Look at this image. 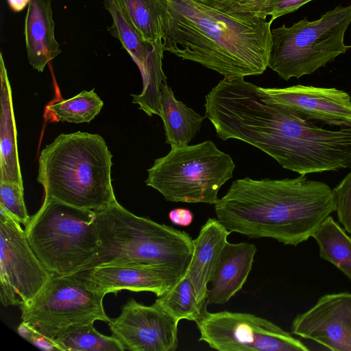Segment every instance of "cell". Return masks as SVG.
I'll use <instances>...</instances> for the list:
<instances>
[{"mask_svg":"<svg viewBox=\"0 0 351 351\" xmlns=\"http://www.w3.org/2000/svg\"><path fill=\"white\" fill-rule=\"evenodd\" d=\"M271 23L251 14L226 12L201 0H162L164 51L226 79L260 75L267 69Z\"/></svg>","mask_w":351,"mask_h":351,"instance_id":"1","label":"cell"},{"mask_svg":"<svg viewBox=\"0 0 351 351\" xmlns=\"http://www.w3.org/2000/svg\"><path fill=\"white\" fill-rule=\"evenodd\" d=\"M217 219L231 232L268 237L296 246L308 240L335 211L325 182L295 178L234 180L215 204Z\"/></svg>","mask_w":351,"mask_h":351,"instance_id":"2","label":"cell"},{"mask_svg":"<svg viewBox=\"0 0 351 351\" xmlns=\"http://www.w3.org/2000/svg\"><path fill=\"white\" fill-rule=\"evenodd\" d=\"M112 157L99 134L80 131L60 134L38 158L37 181L45 198L95 212L105 209L117 201Z\"/></svg>","mask_w":351,"mask_h":351,"instance_id":"3","label":"cell"},{"mask_svg":"<svg viewBox=\"0 0 351 351\" xmlns=\"http://www.w3.org/2000/svg\"><path fill=\"white\" fill-rule=\"evenodd\" d=\"M95 213L99 245L74 274L108 265L162 264L185 274L193 253L188 233L136 216L117 201Z\"/></svg>","mask_w":351,"mask_h":351,"instance_id":"4","label":"cell"},{"mask_svg":"<svg viewBox=\"0 0 351 351\" xmlns=\"http://www.w3.org/2000/svg\"><path fill=\"white\" fill-rule=\"evenodd\" d=\"M255 138L259 149L301 175L351 168V126L326 130L269 103L256 120Z\"/></svg>","mask_w":351,"mask_h":351,"instance_id":"5","label":"cell"},{"mask_svg":"<svg viewBox=\"0 0 351 351\" xmlns=\"http://www.w3.org/2000/svg\"><path fill=\"white\" fill-rule=\"evenodd\" d=\"M33 252L51 274L72 275L99 245L95 213L51 198L25 226Z\"/></svg>","mask_w":351,"mask_h":351,"instance_id":"6","label":"cell"},{"mask_svg":"<svg viewBox=\"0 0 351 351\" xmlns=\"http://www.w3.org/2000/svg\"><path fill=\"white\" fill-rule=\"evenodd\" d=\"M230 155L211 141L171 147L147 169L145 184L169 202L215 204L220 188L233 176Z\"/></svg>","mask_w":351,"mask_h":351,"instance_id":"7","label":"cell"},{"mask_svg":"<svg viewBox=\"0 0 351 351\" xmlns=\"http://www.w3.org/2000/svg\"><path fill=\"white\" fill-rule=\"evenodd\" d=\"M350 23L351 4L339 5L317 20L271 29L268 67L285 80L314 73L351 47L344 43Z\"/></svg>","mask_w":351,"mask_h":351,"instance_id":"8","label":"cell"},{"mask_svg":"<svg viewBox=\"0 0 351 351\" xmlns=\"http://www.w3.org/2000/svg\"><path fill=\"white\" fill-rule=\"evenodd\" d=\"M105 295L89 289L73 275L52 274L39 292L20 306L22 322L55 340L70 329L95 321L108 322Z\"/></svg>","mask_w":351,"mask_h":351,"instance_id":"9","label":"cell"},{"mask_svg":"<svg viewBox=\"0 0 351 351\" xmlns=\"http://www.w3.org/2000/svg\"><path fill=\"white\" fill-rule=\"evenodd\" d=\"M200 337L219 351H308L291 333L273 322L245 313L207 311L196 322Z\"/></svg>","mask_w":351,"mask_h":351,"instance_id":"10","label":"cell"},{"mask_svg":"<svg viewBox=\"0 0 351 351\" xmlns=\"http://www.w3.org/2000/svg\"><path fill=\"white\" fill-rule=\"evenodd\" d=\"M0 299L4 306L31 300L51 274L31 248L21 223L0 210Z\"/></svg>","mask_w":351,"mask_h":351,"instance_id":"11","label":"cell"},{"mask_svg":"<svg viewBox=\"0 0 351 351\" xmlns=\"http://www.w3.org/2000/svg\"><path fill=\"white\" fill-rule=\"evenodd\" d=\"M104 4L112 18L111 34L119 40L142 75L143 90L138 95H132V102L138 104L148 116L158 114L160 110V87L167 82L162 70V41L144 39L126 17L117 0H104Z\"/></svg>","mask_w":351,"mask_h":351,"instance_id":"12","label":"cell"},{"mask_svg":"<svg viewBox=\"0 0 351 351\" xmlns=\"http://www.w3.org/2000/svg\"><path fill=\"white\" fill-rule=\"evenodd\" d=\"M107 323L125 350L174 351L178 348L179 321L155 302L146 306L132 298L120 315Z\"/></svg>","mask_w":351,"mask_h":351,"instance_id":"13","label":"cell"},{"mask_svg":"<svg viewBox=\"0 0 351 351\" xmlns=\"http://www.w3.org/2000/svg\"><path fill=\"white\" fill-rule=\"evenodd\" d=\"M256 90L264 101L285 107L304 119L351 126V97L343 90L300 84L287 88L257 86Z\"/></svg>","mask_w":351,"mask_h":351,"instance_id":"14","label":"cell"},{"mask_svg":"<svg viewBox=\"0 0 351 351\" xmlns=\"http://www.w3.org/2000/svg\"><path fill=\"white\" fill-rule=\"evenodd\" d=\"M291 332L333 351H351V293L321 296L311 308L298 314Z\"/></svg>","mask_w":351,"mask_h":351,"instance_id":"15","label":"cell"},{"mask_svg":"<svg viewBox=\"0 0 351 351\" xmlns=\"http://www.w3.org/2000/svg\"><path fill=\"white\" fill-rule=\"evenodd\" d=\"M73 276L91 291L105 295L128 290L152 292L159 297L184 275L162 264H126L96 267Z\"/></svg>","mask_w":351,"mask_h":351,"instance_id":"16","label":"cell"},{"mask_svg":"<svg viewBox=\"0 0 351 351\" xmlns=\"http://www.w3.org/2000/svg\"><path fill=\"white\" fill-rule=\"evenodd\" d=\"M230 233L217 219L209 218L193 240L192 256L185 275L192 283L200 303H206L208 285Z\"/></svg>","mask_w":351,"mask_h":351,"instance_id":"17","label":"cell"},{"mask_svg":"<svg viewBox=\"0 0 351 351\" xmlns=\"http://www.w3.org/2000/svg\"><path fill=\"white\" fill-rule=\"evenodd\" d=\"M256 252V247L252 243L228 241L210 282L207 305L225 304L242 289L252 269Z\"/></svg>","mask_w":351,"mask_h":351,"instance_id":"18","label":"cell"},{"mask_svg":"<svg viewBox=\"0 0 351 351\" xmlns=\"http://www.w3.org/2000/svg\"><path fill=\"white\" fill-rule=\"evenodd\" d=\"M54 29L51 0H29L25 19V45L29 63L39 72L61 53Z\"/></svg>","mask_w":351,"mask_h":351,"instance_id":"19","label":"cell"},{"mask_svg":"<svg viewBox=\"0 0 351 351\" xmlns=\"http://www.w3.org/2000/svg\"><path fill=\"white\" fill-rule=\"evenodd\" d=\"M0 181L15 182L23 186L19 162L11 87L1 53H0Z\"/></svg>","mask_w":351,"mask_h":351,"instance_id":"20","label":"cell"},{"mask_svg":"<svg viewBox=\"0 0 351 351\" xmlns=\"http://www.w3.org/2000/svg\"><path fill=\"white\" fill-rule=\"evenodd\" d=\"M166 143L171 147L188 145L206 118L178 101L167 82L160 87V114Z\"/></svg>","mask_w":351,"mask_h":351,"instance_id":"21","label":"cell"},{"mask_svg":"<svg viewBox=\"0 0 351 351\" xmlns=\"http://www.w3.org/2000/svg\"><path fill=\"white\" fill-rule=\"evenodd\" d=\"M319 256L337 267L351 280V237L329 215L312 235Z\"/></svg>","mask_w":351,"mask_h":351,"instance_id":"22","label":"cell"},{"mask_svg":"<svg viewBox=\"0 0 351 351\" xmlns=\"http://www.w3.org/2000/svg\"><path fill=\"white\" fill-rule=\"evenodd\" d=\"M155 303L179 322H198L207 306L198 302L193 285L185 274L168 291L158 297Z\"/></svg>","mask_w":351,"mask_h":351,"instance_id":"23","label":"cell"},{"mask_svg":"<svg viewBox=\"0 0 351 351\" xmlns=\"http://www.w3.org/2000/svg\"><path fill=\"white\" fill-rule=\"evenodd\" d=\"M126 17L149 41L162 40V0H117Z\"/></svg>","mask_w":351,"mask_h":351,"instance_id":"24","label":"cell"},{"mask_svg":"<svg viewBox=\"0 0 351 351\" xmlns=\"http://www.w3.org/2000/svg\"><path fill=\"white\" fill-rule=\"evenodd\" d=\"M62 351H123L113 335L99 332L93 324L75 326L55 339Z\"/></svg>","mask_w":351,"mask_h":351,"instance_id":"25","label":"cell"},{"mask_svg":"<svg viewBox=\"0 0 351 351\" xmlns=\"http://www.w3.org/2000/svg\"><path fill=\"white\" fill-rule=\"evenodd\" d=\"M104 101L94 89L84 90L77 95L59 102L52 103L47 109L58 121L69 123H89L100 112Z\"/></svg>","mask_w":351,"mask_h":351,"instance_id":"26","label":"cell"},{"mask_svg":"<svg viewBox=\"0 0 351 351\" xmlns=\"http://www.w3.org/2000/svg\"><path fill=\"white\" fill-rule=\"evenodd\" d=\"M0 210L26 225L30 217L24 202L23 186L11 181H0Z\"/></svg>","mask_w":351,"mask_h":351,"instance_id":"27","label":"cell"},{"mask_svg":"<svg viewBox=\"0 0 351 351\" xmlns=\"http://www.w3.org/2000/svg\"><path fill=\"white\" fill-rule=\"evenodd\" d=\"M332 191L339 222L351 235V170Z\"/></svg>","mask_w":351,"mask_h":351,"instance_id":"28","label":"cell"},{"mask_svg":"<svg viewBox=\"0 0 351 351\" xmlns=\"http://www.w3.org/2000/svg\"><path fill=\"white\" fill-rule=\"evenodd\" d=\"M312 0H268L264 6L261 17L270 16V21L285 14L293 12Z\"/></svg>","mask_w":351,"mask_h":351,"instance_id":"29","label":"cell"},{"mask_svg":"<svg viewBox=\"0 0 351 351\" xmlns=\"http://www.w3.org/2000/svg\"><path fill=\"white\" fill-rule=\"evenodd\" d=\"M17 331L21 337L39 349L47 351H62L55 340L42 335L25 322H21L17 328Z\"/></svg>","mask_w":351,"mask_h":351,"instance_id":"30","label":"cell"},{"mask_svg":"<svg viewBox=\"0 0 351 351\" xmlns=\"http://www.w3.org/2000/svg\"><path fill=\"white\" fill-rule=\"evenodd\" d=\"M170 221L180 226H189L193 221V214L186 208H178L171 210L169 213Z\"/></svg>","mask_w":351,"mask_h":351,"instance_id":"31","label":"cell"},{"mask_svg":"<svg viewBox=\"0 0 351 351\" xmlns=\"http://www.w3.org/2000/svg\"><path fill=\"white\" fill-rule=\"evenodd\" d=\"M29 0H8L10 8L14 12H20L29 4Z\"/></svg>","mask_w":351,"mask_h":351,"instance_id":"32","label":"cell"}]
</instances>
